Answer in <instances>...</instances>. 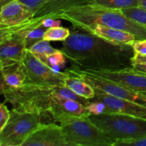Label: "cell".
Instances as JSON below:
<instances>
[{
	"mask_svg": "<svg viewBox=\"0 0 146 146\" xmlns=\"http://www.w3.org/2000/svg\"><path fill=\"white\" fill-rule=\"evenodd\" d=\"M0 93L13 108L41 114L46 123L60 125L75 117L89 116L90 100L77 95L66 86L24 85L14 88L1 78Z\"/></svg>",
	"mask_w": 146,
	"mask_h": 146,
	"instance_id": "obj_1",
	"label": "cell"
},
{
	"mask_svg": "<svg viewBox=\"0 0 146 146\" xmlns=\"http://www.w3.org/2000/svg\"><path fill=\"white\" fill-rule=\"evenodd\" d=\"M62 51L71 68L118 71L131 69L135 55L131 44L109 42L91 31L72 25L71 35L63 41Z\"/></svg>",
	"mask_w": 146,
	"mask_h": 146,
	"instance_id": "obj_2",
	"label": "cell"
},
{
	"mask_svg": "<svg viewBox=\"0 0 146 146\" xmlns=\"http://www.w3.org/2000/svg\"><path fill=\"white\" fill-rule=\"evenodd\" d=\"M58 19L71 23L73 26L85 28L94 24L123 30L135 36L137 40L146 39V27L128 18L121 9L108 8L96 3L73 7L66 10Z\"/></svg>",
	"mask_w": 146,
	"mask_h": 146,
	"instance_id": "obj_3",
	"label": "cell"
},
{
	"mask_svg": "<svg viewBox=\"0 0 146 146\" xmlns=\"http://www.w3.org/2000/svg\"><path fill=\"white\" fill-rule=\"evenodd\" d=\"M40 25L41 21L32 18L17 25L0 27V68L21 62L27 51L26 37Z\"/></svg>",
	"mask_w": 146,
	"mask_h": 146,
	"instance_id": "obj_4",
	"label": "cell"
},
{
	"mask_svg": "<svg viewBox=\"0 0 146 146\" xmlns=\"http://www.w3.org/2000/svg\"><path fill=\"white\" fill-rule=\"evenodd\" d=\"M91 121L115 141L146 135V119L120 113L89 115Z\"/></svg>",
	"mask_w": 146,
	"mask_h": 146,
	"instance_id": "obj_5",
	"label": "cell"
},
{
	"mask_svg": "<svg viewBox=\"0 0 146 146\" xmlns=\"http://www.w3.org/2000/svg\"><path fill=\"white\" fill-rule=\"evenodd\" d=\"M44 124L41 114L13 108L7 125L0 131V146H23L29 137Z\"/></svg>",
	"mask_w": 146,
	"mask_h": 146,
	"instance_id": "obj_6",
	"label": "cell"
},
{
	"mask_svg": "<svg viewBox=\"0 0 146 146\" xmlns=\"http://www.w3.org/2000/svg\"><path fill=\"white\" fill-rule=\"evenodd\" d=\"M60 125L68 146H113L115 143L97 127L89 116H77Z\"/></svg>",
	"mask_w": 146,
	"mask_h": 146,
	"instance_id": "obj_7",
	"label": "cell"
},
{
	"mask_svg": "<svg viewBox=\"0 0 146 146\" xmlns=\"http://www.w3.org/2000/svg\"><path fill=\"white\" fill-rule=\"evenodd\" d=\"M21 63L26 74L24 85L64 86V79L68 74L66 71H55L28 49Z\"/></svg>",
	"mask_w": 146,
	"mask_h": 146,
	"instance_id": "obj_8",
	"label": "cell"
},
{
	"mask_svg": "<svg viewBox=\"0 0 146 146\" xmlns=\"http://www.w3.org/2000/svg\"><path fill=\"white\" fill-rule=\"evenodd\" d=\"M67 71L84 79L86 82L90 84L94 90H98L111 96L132 101L146 106V96L144 94L134 91L127 87L90 74L87 71L73 69L71 68H68Z\"/></svg>",
	"mask_w": 146,
	"mask_h": 146,
	"instance_id": "obj_9",
	"label": "cell"
},
{
	"mask_svg": "<svg viewBox=\"0 0 146 146\" xmlns=\"http://www.w3.org/2000/svg\"><path fill=\"white\" fill-rule=\"evenodd\" d=\"M94 75L127 87L136 92L146 96V76L134 72L131 69L118 71H103L82 70Z\"/></svg>",
	"mask_w": 146,
	"mask_h": 146,
	"instance_id": "obj_10",
	"label": "cell"
},
{
	"mask_svg": "<svg viewBox=\"0 0 146 146\" xmlns=\"http://www.w3.org/2000/svg\"><path fill=\"white\" fill-rule=\"evenodd\" d=\"M23 146H68L62 128L55 123L44 124L34 131Z\"/></svg>",
	"mask_w": 146,
	"mask_h": 146,
	"instance_id": "obj_11",
	"label": "cell"
},
{
	"mask_svg": "<svg viewBox=\"0 0 146 146\" xmlns=\"http://www.w3.org/2000/svg\"><path fill=\"white\" fill-rule=\"evenodd\" d=\"M95 96L90 100L104 103L113 113H120L131 116L146 119V106L139 104L115 98L101 91L95 90Z\"/></svg>",
	"mask_w": 146,
	"mask_h": 146,
	"instance_id": "obj_12",
	"label": "cell"
},
{
	"mask_svg": "<svg viewBox=\"0 0 146 146\" xmlns=\"http://www.w3.org/2000/svg\"><path fill=\"white\" fill-rule=\"evenodd\" d=\"M34 13L19 0L1 7L0 27H8L21 24L34 17Z\"/></svg>",
	"mask_w": 146,
	"mask_h": 146,
	"instance_id": "obj_13",
	"label": "cell"
},
{
	"mask_svg": "<svg viewBox=\"0 0 146 146\" xmlns=\"http://www.w3.org/2000/svg\"><path fill=\"white\" fill-rule=\"evenodd\" d=\"M91 0H47L34 14L33 18L41 21L45 18L58 19L66 10L81 4L91 2Z\"/></svg>",
	"mask_w": 146,
	"mask_h": 146,
	"instance_id": "obj_14",
	"label": "cell"
},
{
	"mask_svg": "<svg viewBox=\"0 0 146 146\" xmlns=\"http://www.w3.org/2000/svg\"><path fill=\"white\" fill-rule=\"evenodd\" d=\"M83 29H85L95 35L113 44H131L137 40L135 36L131 33L101 24H94Z\"/></svg>",
	"mask_w": 146,
	"mask_h": 146,
	"instance_id": "obj_15",
	"label": "cell"
},
{
	"mask_svg": "<svg viewBox=\"0 0 146 146\" xmlns=\"http://www.w3.org/2000/svg\"><path fill=\"white\" fill-rule=\"evenodd\" d=\"M1 78L11 88H19L24 85L26 74L21 63L1 68Z\"/></svg>",
	"mask_w": 146,
	"mask_h": 146,
	"instance_id": "obj_16",
	"label": "cell"
},
{
	"mask_svg": "<svg viewBox=\"0 0 146 146\" xmlns=\"http://www.w3.org/2000/svg\"><path fill=\"white\" fill-rule=\"evenodd\" d=\"M66 71L68 74L64 79V86L68 87L77 95L87 99L90 100L95 96V90L90 84L80 77L70 73L67 70H66Z\"/></svg>",
	"mask_w": 146,
	"mask_h": 146,
	"instance_id": "obj_17",
	"label": "cell"
},
{
	"mask_svg": "<svg viewBox=\"0 0 146 146\" xmlns=\"http://www.w3.org/2000/svg\"><path fill=\"white\" fill-rule=\"evenodd\" d=\"M56 50V49L50 45L49 41L43 39L34 44L30 49H29V51L37 58H39L41 61L47 64V58Z\"/></svg>",
	"mask_w": 146,
	"mask_h": 146,
	"instance_id": "obj_18",
	"label": "cell"
},
{
	"mask_svg": "<svg viewBox=\"0 0 146 146\" xmlns=\"http://www.w3.org/2000/svg\"><path fill=\"white\" fill-rule=\"evenodd\" d=\"M71 35V29L62 27H54L47 29L44 39L48 41H64Z\"/></svg>",
	"mask_w": 146,
	"mask_h": 146,
	"instance_id": "obj_19",
	"label": "cell"
},
{
	"mask_svg": "<svg viewBox=\"0 0 146 146\" xmlns=\"http://www.w3.org/2000/svg\"><path fill=\"white\" fill-rule=\"evenodd\" d=\"M91 2L115 9H123L140 6L138 0H91Z\"/></svg>",
	"mask_w": 146,
	"mask_h": 146,
	"instance_id": "obj_20",
	"label": "cell"
},
{
	"mask_svg": "<svg viewBox=\"0 0 146 146\" xmlns=\"http://www.w3.org/2000/svg\"><path fill=\"white\" fill-rule=\"evenodd\" d=\"M121 11L128 18L146 27V9H145L138 6L123 9Z\"/></svg>",
	"mask_w": 146,
	"mask_h": 146,
	"instance_id": "obj_21",
	"label": "cell"
},
{
	"mask_svg": "<svg viewBox=\"0 0 146 146\" xmlns=\"http://www.w3.org/2000/svg\"><path fill=\"white\" fill-rule=\"evenodd\" d=\"M47 28L43 27L41 24L31 30L26 37V48L27 49H30L34 44L44 39V34Z\"/></svg>",
	"mask_w": 146,
	"mask_h": 146,
	"instance_id": "obj_22",
	"label": "cell"
},
{
	"mask_svg": "<svg viewBox=\"0 0 146 146\" xmlns=\"http://www.w3.org/2000/svg\"><path fill=\"white\" fill-rule=\"evenodd\" d=\"M66 56L62 50H56L47 58V64L55 71H58V68L64 67L66 63Z\"/></svg>",
	"mask_w": 146,
	"mask_h": 146,
	"instance_id": "obj_23",
	"label": "cell"
},
{
	"mask_svg": "<svg viewBox=\"0 0 146 146\" xmlns=\"http://www.w3.org/2000/svg\"><path fill=\"white\" fill-rule=\"evenodd\" d=\"M87 109L93 115H99L106 113H113V111L104 103L98 101L90 100V103L87 106Z\"/></svg>",
	"mask_w": 146,
	"mask_h": 146,
	"instance_id": "obj_24",
	"label": "cell"
},
{
	"mask_svg": "<svg viewBox=\"0 0 146 146\" xmlns=\"http://www.w3.org/2000/svg\"><path fill=\"white\" fill-rule=\"evenodd\" d=\"M146 146V135L138 137L135 138H128V139L118 140L115 141L113 146Z\"/></svg>",
	"mask_w": 146,
	"mask_h": 146,
	"instance_id": "obj_25",
	"label": "cell"
},
{
	"mask_svg": "<svg viewBox=\"0 0 146 146\" xmlns=\"http://www.w3.org/2000/svg\"><path fill=\"white\" fill-rule=\"evenodd\" d=\"M10 118V111L6 106L5 102L0 105V131L7 125Z\"/></svg>",
	"mask_w": 146,
	"mask_h": 146,
	"instance_id": "obj_26",
	"label": "cell"
},
{
	"mask_svg": "<svg viewBox=\"0 0 146 146\" xmlns=\"http://www.w3.org/2000/svg\"><path fill=\"white\" fill-rule=\"evenodd\" d=\"M135 54L146 56V39L135 40L131 44Z\"/></svg>",
	"mask_w": 146,
	"mask_h": 146,
	"instance_id": "obj_27",
	"label": "cell"
},
{
	"mask_svg": "<svg viewBox=\"0 0 146 146\" xmlns=\"http://www.w3.org/2000/svg\"><path fill=\"white\" fill-rule=\"evenodd\" d=\"M19 1H21L23 4H24L35 14L38 8L41 7L47 0H19Z\"/></svg>",
	"mask_w": 146,
	"mask_h": 146,
	"instance_id": "obj_28",
	"label": "cell"
},
{
	"mask_svg": "<svg viewBox=\"0 0 146 146\" xmlns=\"http://www.w3.org/2000/svg\"><path fill=\"white\" fill-rule=\"evenodd\" d=\"M60 19H52V18H45L41 21V24L46 28L54 27H61V21Z\"/></svg>",
	"mask_w": 146,
	"mask_h": 146,
	"instance_id": "obj_29",
	"label": "cell"
},
{
	"mask_svg": "<svg viewBox=\"0 0 146 146\" xmlns=\"http://www.w3.org/2000/svg\"><path fill=\"white\" fill-rule=\"evenodd\" d=\"M131 70L135 73L146 76V61L133 63V67Z\"/></svg>",
	"mask_w": 146,
	"mask_h": 146,
	"instance_id": "obj_30",
	"label": "cell"
},
{
	"mask_svg": "<svg viewBox=\"0 0 146 146\" xmlns=\"http://www.w3.org/2000/svg\"><path fill=\"white\" fill-rule=\"evenodd\" d=\"M141 61H146V56H141L138 54H135L133 58V63L141 62Z\"/></svg>",
	"mask_w": 146,
	"mask_h": 146,
	"instance_id": "obj_31",
	"label": "cell"
},
{
	"mask_svg": "<svg viewBox=\"0 0 146 146\" xmlns=\"http://www.w3.org/2000/svg\"><path fill=\"white\" fill-rule=\"evenodd\" d=\"M138 1H139L140 7L146 9V0H138Z\"/></svg>",
	"mask_w": 146,
	"mask_h": 146,
	"instance_id": "obj_32",
	"label": "cell"
},
{
	"mask_svg": "<svg viewBox=\"0 0 146 146\" xmlns=\"http://www.w3.org/2000/svg\"><path fill=\"white\" fill-rule=\"evenodd\" d=\"M13 0H0V6L1 7H3V6H4L5 4H8V3L11 2V1H12Z\"/></svg>",
	"mask_w": 146,
	"mask_h": 146,
	"instance_id": "obj_33",
	"label": "cell"
}]
</instances>
